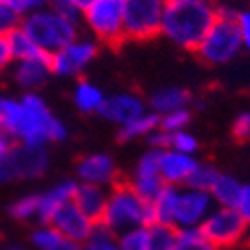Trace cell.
<instances>
[{
  "label": "cell",
  "mask_w": 250,
  "mask_h": 250,
  "mask_svg": "<svg viewBox=\"0 0 250 250\" xmlns=\"http://www.w3.org/2000/svg\"><path fill=\"white\" fill-rule=\"evenodd\" d=\"M176 242V228L164 224H148L146 250H172Z\"/></svg>",
  "instance_id": "cell-28"
},
{
  "label": "cell",
  "mask_w": 250,
  "mask_h": 250,
  "mask_svg": "<svg viewBox=\"0 0 250 250\" xmlns=\"http://www.w3.org/2000/svg\"><path fill=\"white\" fill-rule=\"evenodd\" d=\"M106 94L90 80H78L72 90V102L82 114H98Z\"/></svg>",
  "instance_id": "cell-21"
},
{
  "label": "cell",
  "mask_w": 250,
  "mask_h": 250,
  "mask_svg": "<svg viewBox=\"0 0 250 250\" xmlns=\"http://www.w3.org/2000/svg\"><path fill=\"white\" fill-rule=\"evenodd\" d=\"M166 0H122L124 38L148 40L160 34Z\"/></svg>",
  "instance_id": "cell-7"
},
{
  "label": "cell",
  "mask_w": 250,
  "mask_h": 250,
  "mask_svg": "<svg viewBox=\"0 0 250 250\" xmlns=\"http://www.w3.org/2000/svg\"><path fill=\"white\" fill-rule=\"evenodd\" d=\"M8 44H10V54H12V62L16 60H30V58H42L46 56L40 50L32 40L26 36V32L22 28H16L14 32H10L8 36Z\"/></svg>",
  "instance_id": "cell-25"
},
{
  "label": "cell",
  "mask_w": 250,
  "mask_h": 250,
  "mask_svg": "<svg viewBox=\"0 0 250 250\" xmlns=\"http://www.w3.org/2000/svg\"><path fill=\"white\" fill-rule=\"evenodd\" d=\"M12 64V54H10V44L6 36H0V70Z\"/></svg>",
  "instance_id": "cell-42"
},
{
  "label": "cell",
  "mask_w": 250,
  "mask_h": 250,
  "mask_svg": "<svg viewBox=\"0 0 250 250\" xmlns=\"http://www.w3.org/2000/svg\"><path fill=\"white\" fill-rule=\"evenodd\" d=\"M240 188H242V182L238 178L220 172L208 194L212 196V202L216 206L234 208L236 206V200H238V194H240Z\"/></svg>",
  "instance_id": "cell-23"
},
{
  "label": "cell",
  "mask_w": 250,
  "mask_h": 250,
  "mask_svg": "<svg viewBox=\"0 0 250 250\" xmlns=\"http://www.w3.org/2000/svg\"><path fill=\"white\" fill-rule=\"evenodd\" d=\"M106 198H108V190L106 188L78 182L72 202L76 204V208L82 214L88 216L94 224H98L102 214H104V208H106Z\"/></svg>",
  "instance_id": "cell-19"
},
{
  "label": "cell",
  "mask_w": 250,
  "mask_h": 250,
  "mask_svg": "<svg viewBox=\"0 0 250 250\" xmlns=\"http://www.w3.org/2000/svg\"><path fill=\"white\" fill-rule=\"evenodd\" d=\"M84 250H120L118 236L110 232L108 228H104L102 224H96L92 234L84 242Z\"/></svg>",
  "instance_id": "cell-30"
},
{
  "label": "cell",
  "mask_w": 250,
  "mask_h": 250,
  "mask_svg": "<svg viewBox=\"0 0 250 250\" xmlns=\"http://www.w3.org/2000/svg\"><path fill=\"white\" fill-rule=\"evenodd\" d=\"M48 224L64 238L74 240V242H82V244L86 242V238L92 234L94 226H96L88 216H84L78 210L74 202H68L62 208H58V210L52 214V218L48 220Z\"/></svg>",
  "instance_id": "cell-14"
},
{
  "label": "cell",
  "mask_w": 250,
  "mask_h": 250,
  "mask_svg": "<svg viewBox=\"0 0 250 250\" xmlns=\"http://www.w3.org/2000/svg\"><path fill=\"white\" fill-rule=\"evenodd\" d=\"M52 250H84V244H82V242H74V240H68V238H62Z\"/></svg>",
  "instance_id": "cell-44"
},
{
  "label": "cell",
  "mask_w": 250,
  "mask_h": 250,
  "mask_svg": "<svg viewBox=\"0 0 250 250\" xmlns=\"http://www.w3.org/2000/svg\"><path fill=\"white\" fill-rule=\"evenodd\" d=\"M200 232L216 250L234 248L250 238V226L234 208L216 206L200 224Z\"/></svg>",
  "instance_id": "cell-5"
},
{
  "label": "cell",
  "mask_w": 250,
  "mask_h": 250,
  "mask_svg": "<svg viewBox=\"0 0 250 250\" xmlns=\"http://www.w3.org/2000/svg\"><path fill=\"white\" fill-rule=\"evenodd\" d=\"M128 186L148 202L164 188L166 184H164V180L160 176V168H158V150L150 148L148 152H144L138 158Z\"/></svg>",
  "instance_id": "cell-12"
},
{
  "label": "cell",
  "mask_w": 250,
  "mask_h": 250,
  "mask_svg": "<svg viewBox=\"0 0 250 250\" xmlns=\"http://www.w3.org/2000/svg\"><path fill=\"white\" fill-rule=\"evenodd\" d=\"M188 2H208V0H188Z\"/></svg>",
  "instance_id": "cell-46"
},
{
  "label": "cell",
  "mask_w": 250,
  "mask_h": 250,
  "mask_svg": "<svg viewBox=\"0 0 250 250\" xmlns=\"http://www.w3.org/2000/svg\"><path fill=\"white\" fill-rule=\"evenodd\" d=\"M158 122H160V116L146 110L142 116L130 120L128 124H124V126H118V140L130 142V140H136V138L148 136L150 132H154V130L158 128Z\"/></svg>",
  "instance_id": "cell-24"
},
{
  "label": "cell",
  "mask_w": 250,
  "mask_h": 250,
  "mask_svg": "<svg viewBox=\"0 0 250 250\" xmlns=\"http://www.w3.org/2000/svg\"><path fill=\"white\" fill-rule=\"evenodd\" d=\"M198 138L186 128V130H178V132H172L170 138H168V148L170 150H176V152H182V154H196L198 150Z\"/></svg>",
  "instance_id": "cell-34"
},
{
  "label": "cell",
  "mask_w": 250,
  "mask_h": 250,
  "mask_svg": "<svg viewBox=\"0 0 250 250\" xmlns=\"http://www.w3.org/2000/svg\"><path fill=\"white\" fill-rule=\"evenodd\" d=\"M50 164L48 150L44 146L14 144L12 152L0 164V186L16 180H34L44 176Z\"/></svg>",
  "instance_id": "cell-8"
},
{
  "label": "cell",
  "mask_w": 250,
  "mask_h": 250,
  "mask_svg": "<svg viewBox=\"0 0 250 250\" xmlns=\"http://www.w3.org/2000/svg\"><path fill=\"white\" fill-rule=\"evenodd\" d=\"M146 112V102H144L138 94L134 92H118L112 96H106L102 102L100 116L104 120H108L116 126H124L130 120L142 116Z\"/></svg>",
  "instance_id": "cell-15"
},
{
  "label": "cell",
  "mask_w": 250,
  "mask_h": 250,
  "mask_svg": "<svg viewBox=\"0 0 250 250\" xmlns=\"http://www.w3.org/2000/svg\"><path fill=\"white\" fill-rule=\"evenodd\" d=\"M14 140L8 136V134H4L2 130H0V164H4V160L8 158V154L12 152V148H14Z\"/></svg>",
  "instance_id": "cell-43"
},
{
  "label": "cell",
  "mask_w": 250,
  "mask_h": 250,
  "mask_svg": "<svg viewBox=\"0 0 250 250\" xmlns=\"http://www.w3.org/2000/svg\"><path fill=\"white\" fill-rule=\"evenodd\" d=\"M198 166L196 156L192 154H182L176 150H158V168L164 184L168 186H184L186 180L190 178L194 168Z\"/></svg>",
  "instance_id": "cell-16"
},
{
  "label": "cell",
  "mask_w": 250,
  "mask_h": 250,
  "mask_svg": "<svg viewBox=\"0 0 250 250\" xmlns=\"http://www.w3.org/2000/svg\"><path fill=\"white\" fill-rule=\"evenodd\" d=\"M82 22L100 42L118 44L124 40L122 0H90L82 12Z\"/></svg>",
  "instance_id": "cell-9"
},
{
  "label": "cell",
  "mask_w": 250,
  "mask_h": 250,
  "mask_svg": "<svg viewBox=\"0 0 250 250\" xmlns=\"http://www.w3.org/2000/svg\"><path fill=\"white\" fill-rule=\"evenodd\" d=\"M232 132L238 140L250 138V112H240L232 122Z\"/></svg>",
  "instance_id": "cell-40"
},
{
  "label": "cell",
  "mask_w": 250,
  "mask_h": 250,
  "mask_svg": "<svg viewBox=\"0 0 250 250\" xmlns=\"http://www.w3.org/2000/svg\"><path fill=\"white\" fill-rule=\"evenodd\" d=\"M0 4L12 8L20 16H26V14L34 12V10H40V8L48 6V0H0Z\"/></svg>",
  "instance_id": "cell-37"
},
{
  "label": "cell",
  "mask_w": 250,
  "mask_h": 250,
  "mask_svg": "<svg viewBox=\"0 0 250 250\" xmlns=\"http://www.w3.org/2000/svg\"><path fill=\"white\" fill-rule=\"evenodd\" d=\"M76 176L80 184H92V186H102L108 188L116 182L118 168L116 162L110 154L106 152H92L82 156L76 164Z\"/></svg>",
  "instance_id": "cell-13"
},
{
  "label": "cell",
  "mask_w": 250,
  "mask_h": 250,
  "mask_svg": "<svg viewBox=\"0 0 250 250\" xmlns=\"http://www.w3.org/2000/svg\"><path fill=\"white\" fill-rule=\"evenodd\" d=\"M216 22V8L210 2L172 0L166 4L160 34L180 48L196 50L206 32Z\"/></svg>",
  "instance_id": "cell-2"
},
{
  "label": "cell",
  "mask_w": 250,
  "mask_h": 250,
  "mask_svg": "<svg viewBox=\"0 0 250 250\" xmlns=\"http://www.w3.org/2000/svg\"><path fill=\"white\" fill-rule=\"evenodd\" d=\"M172 250H216L204 238L200 228H180L176 230V242Z\"/></svg>",
  "instance_id": "cell-26"
},
{
  "label": "cell",
  "mask_w": 250,
  "mask_h": 250,
  "mask_svg": "<svg viewBox=\"0 0 250 250\" xmlns=\"http://www.w3.org/2000/svg\"><path fill=\"white\" fill-rule=\"evenodd\" d=\"M12 76L18 86H22L26 92H34L48 80L50 76V64L48 56L42 58H30V60H16Z\"/></svg>",
  "instance_id": "cell-18"
},
{
  "label": "cell",
  "mask_w": 250,
  "mask_h": 250,
  "mask_svg": "<svg viewBox=\"0 0 250 250\" xmlns=\"http://www.w3.org/2000/svg\"><path fill=\"white\" fill-rule=\"evenodd\" d=\"M0 130L18 144L48 146L62 142L68 130L38 92H24L20 98H0Z\"/></svg>",
  "instance_id": "cell-1"
},
{
  "label": "cell",
  "mask_w": 250,
  "mask_h": 250,
  "mask_svg": "<svg viewBox=\"0 0 250 250\" xmlns=\"http://www.w3.org/2000/svg\"><path fill=\"white\" fill-rule=\"evenodd\" d=\"M0 250H22V248H18V246H4V248H0Z\"/></svg>",
  "instance_id": "cell-45"
},
{
  "label": "cell",
  "mask_w": 250,
  "mask_h": 250,
  "mask_svg": "<svg viewBox=\"0 0 250 250\" xmlns=\"http://www.w3.org/2000/svg\"><path fill=\"white\" fill-rule=\"evenodd\" d=\"M48 4H50V8H54L62 16L74 20V22H80L82 12L86 10L90 0H48Z\"/></svg>",
  "instance_id": "cell-35"
},
{
  "label": "cell",
  "mask_w": 250,
  "mask_h": 250,
  "mask_svg": "<svg viewBox=\"0 0 250 250\" xmlns=\"http://www.w3.org/2000/svg\"><path fill=\"white\" fill-rule=\"evenodd\" d=\"M20 22H22V16L12 8L0 4V36H8L16 28H20Z\"/></svg>",
  "instance_id": "cell-36"
},
{
  "label": "cell",
  "mask_w": 250,
  "mask_h": 250,
  "mask_svg": "<svg viewBox=\"0 0 250 250\" xmlns=\"http://www.w3.org/2000/svg\"><path fill=\"white\" fill-rule=\"evenodd\" d=\"M62 238V234H58L50 224H40L36 230H32L30 234V242L36 250H52Z\"/></svg>",
  "instance_id": "cell-32"
},
{
  "label": "cell",
  "mask_w": 250,
  "mask_h": 250,
  "mask_svg": "<svg viewBox=\"0 0 250 250\" xmlns=\"http://www.w3.org/2000/svg\"><path fill=\"white\" fill-rule=\"evenodd\" d=\"M176 196H178V186H168L166 184L164 188L150 200L152 224H164V226H172L174 224Z\"/></svg>",
  "instance_id": "cell-22"
},
{
  "label": "cell",
  "mask_w": 250,
  "mask_h": 250,
  "mask_svg": "<svg viewBox=\"0 0 250 250\" xmlns=\"http://www.w3.org/2000/svg\"><path fill=\"white\" fill-rule=\"evenodd\" d=\"M76 186H78V180L66 178V180H60L54 186H50L48 190H44L38 198V216L36 218L42 224H48V220L52 218V214L58 208L72 202Z\"/></svg>",
  "instance_id": "cell-17"
},
{
  "label": "cell",
  "mask_w": 250,
  "mask_h": 250,
  "mask_svg": "<svg viewBox=\"0 0 250 250\" xmlns=\"http://www.w3.org/2000/svg\"><path fill=\"white\" fill-rule=\"evenodd\" d=\"M38 198L40 194H24L16 198L10 206H8V216L18 220V222H28L34 220L38 216Z\"/></svg>",
  "instance_id": "cell-27"
},
{
  "label": "cell",
  "mask_w": 250,
  "mask_h": 250,
  "mask_svg": "<svg viewBox=\"0 0 250 250\" xmlns=\"http://www.w3.org/2000/svg\"><path fill=\"white\" fill-rule=\"evenodd\" d=\"M218 174L220 172L214 168L212 164L198 162V166L194 168V172L190 174V178L186 180L184 186H188V188H196V190H204V192H210V188H212V184L216 182Z\"/></svg>",
  "instance_id": "cell-29"
},
{
  "label": "cell",
  "mask_w": 250,
  "mask_h": 250,
  "mask_svg": "<svg viewBox=\"0 0 250 250\" xmlns=\"http://www.w3.org/2000/svg\"><path fill=\"white\" fill-rule=\"evenodd\" d=\"M98 54V44L90 38H76L62 50L48 56L50 74L70 78L82 74Z\"/></svg>",
  "instance_id": "cell-10"
},
{
  "label": "cell",
  "mask_w": 250,
  "mask_h": 250,
  "mask_svg": "<svg viewBox=\"0 0 250 250\" xmlns=\"http://www.w3.org/2000/svg\"><path fill=\"white\" fill-rule=\"evenodd\" d=\"M20 28L46 56L62 50L66 44L78 38V22L62 16L50 6L22 16Z\"/></svg>",
  "instance_id": "cell-3"
},
{
  "label": "cell",
  "mask_w": 250,
  "mask_h": 250,
  "mask_svg": "<svg viewBox=\"0 0 250 250\" xmlns=\"http://www.w3.org/2000/svg\"><path fill=\"white\" fill-rule=\"evenodd\" d=\"M234 210L242 216V220L250 226V182H242V188H240V194H238V200H236V206Z\"/></svg>",
  "instance_id": "cell-38"
},
{
  "label": "cell",
  "mask_w": 250,
  "mask_h": 250,
  "mask_svg": "<svg viewBox=\"0 0 250 250\" xmlns=\"http://www.w3.org/2000/svg\"><path fill=\"white\" fill-rule=\"evenodd\" d=\"M212 208H214V202L208 192L188 188V186H180L176 196L172 226L176 230H180V228H200V224L210 214Z\"/></svg>",
  "instance_id": "cell-11"
},
{
  "label": "cell",
  "mask_w": 250,
  "mask_h": 250,
  "mask_svg": "<svg viewBox=\"0 0 250 250\" xmlns=\"http://www.w3.org/2000/svg\"><path fill=\"white\" fill-rule=\"evenodd\" d=\"M190 110L188 108H182V110H174V112H168V114H164L160 116V122H158V128L164 130V132H178V130H186L188 128V124H190Z\"/></svg>",
  "instance_id": "cell-33"
},
{
  "label": "cell",
  "mask_w": 250,
  "mask_h": 250,
  "mask_svg": "<svg viewBox=\"0 0 250 250\" xmlns=\"http://www.w3.org/2000/svg\"><path fill=\"white\" fill-rule=\"evenodd\" d=\"M242 50V40L238 34L236 20L216 18V22L210 26L202 38V42L196 46V54L206 64L220 66L234 60Z\"/></svg>",
  "instance_id": "cell-6"
},
{
  "label": "cell",
  "mask_w": 250,
  "mask_h": 250,
  "mask_svg": "<svg viewBox=\"0 0 250 250\" xmlns=\"http://www.w3.org/2000/svg\"><path fill=\"white\" fill-rule=\"evenodd\" d=\"M166 2H172V0H166Z\"/></svg>",
  "instance_id": "cell-47"
},
{
  "label": "cell",
  "mask_w": 250,
  "mask_h": 250,
  "mask_svg": "<svg viewBox=\"0 0 250 250\" xmlns=\"http://www.w3.org/2000/svg\"><path fill=\"white\" fill-rule=\"evenodd\" d=\"M120 250H146L148 246V226H136L118 234Z\"/></svg>",
  "instance_id": "cell-31"
},
{
  "label": "cell",
  "mask_w": 250,
  "mask_h": 250,
  "mask_svg": "<svg viewBox=\"0 0 250 250\" xmlns=\"http://www.w3.org/2000/svg\"><path fill=\"white\" fill-rule=\"evenodd\" d=\"M146 138H148V144H150L152 150H166V148H168V138H170V134L164 132V130H160V128H156L154 132H150Z\"/></svg>",
  "instance_id": "cell-41"
},
{
  "label": "cell",
  "mask_w": 250,
  "mask_h": 250,
  "mask_svg": "<svg viewBox=\"0 0 250 250\" xmlns=\"http://www.w3.org/2000/svg\"><path fill=\"white\" fill-rule=\"evenodd\" d=\"M192 102V94L190 90H186L182 86H162L158 90H154L148 98L150 104V112L164 116L174 110H182L188 108Z\"/></svg>",
  "instance_id": "cell-20"
},
{
  "label": "cell",
  "mask_w": 250,
  "mask_h": 250,
  "mask_svg": "<svg viewBox=\"0 0 250 250\" xmlns=\"http://www.w3.org/2000/svg\"><path fill=\"white\" fill-rule=\"evenodd\" d=\"M236 26H238V34L242 40V48L250 52V10H238Z\"/></svg>",
  "instance_id": "cell-39"
},
{
  "label": "cell",
  "mask_w": 250,
  "mask_h": 250,
  "mask_svg": "<svg viewBox=\"0 0 250 250\" xmlns=\"http://www.w3.org/2000/svg\"><path fill=\"white\" fill-rule=\"evenodd\" d=\"M98 224L108 228L116 236L136 226H148L152 224L150 202L136 194L128 184H118L108 192L106 208Z\"/></svg>",
  "instance_id": "cell-4"
}]
</instances>
